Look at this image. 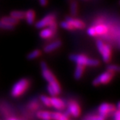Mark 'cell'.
<instances>
[{
    "label": "cell",
    "instance_id": "9c48e42d",
    "mask_svg": "<svg viewBox=\"0 0 120 120\" xmlns=\"http://www.w3.org/2000/svg\"><path fill=\"white\" fill-rule=\"evenodd\" d=\"M65 20L69 22L74 27L75 30H82L85 28V23L82 20L75 18L74 17H67Z\"/></svg>",
    "mask_w": 120,
    "mask_h": 120
},
{
    "label": "cell",
    "instance_id": "5b68a950",
    "mask_svg": "<svg viewBox=\"0 0 120 120\" xmlns=\"http://www.w3.org/2000/svg\"><path fill=\"white\" fill-rule=\"evenodd\" d=\"M116 109L114 105L109 104V103H103L101 104L98 109V114L104 116L106 118L107 116H110L111 114H113L114 112V111Z\"/></svg>",
    "mask_w": 120,
    "mask_h": 120
},
{
    "label": "cell",
    "instance_id": "7402d4cb",
    "mask_svg": "<svg viewBox=\"0 0 120 120\" xmlns=\"http://www.w3.org/2000/svg\"><path fill=\"white\" fill-rule=\"evenodd\" d=\"M85 119L88 120H106V118L100 114H88L85 116Z\"/></svg>",
    "mask_w": 120,
    "mask_h": 120
},
{
    "label": "cell",
    "instance_id": "1f68e13d",
    "mask_svg": "<svg viewBox=\"0 0 120 120\" xmlns=\"http://www.w3.org/2000/svg\"><path fill=\"white\" fill-rule=\"evenodd\" d=\"M8 120H18V119H14V118H10V119H9Z\"/></svg>",
    "mask_w": 120,
    "mask_h": 120
},
{
    "label": "cell",
    "instance_id": "52a82bcc",
    "mask_svg": "<svg viewBox=\"0 0 120 120\" xmlns=\"http://www.w3.org/2000/svg\"><path fill=\"white\" fill-rule=\"evenodd\" d=\"M68 112L74 117H78L81 114V108L79 104L74 100H71L67 103Z\"/></svg>",
    "mask_w": 120,
    "mask_h": 120
},
{
    "label": "cell",
    "instance_id": "d6a6232c",
    "mask_svg": "<svg viewBox=\"0 0 120 120\" xmlns=\"http://www.w3.org/2000/svg\"><path fill=\"white\" fill-rule=\"evenodd\" d=\"M83 120H88V119H83Z\"/></svg>",
    "mask_w": 120,
    "mask_h": 120
},
{
    "label": "cell",
    "instance_id": "ba28073f",
    "mask_svg": "<svg viewBox=\"0 0 120 120\" xmlns=\"http://www.w3.org/2000/svg\"><path fill=\"white\" fill-rule=\"evenodd\" d=\"M56 20V15L53 13H50L44 17L42 19L36 23V28H44L45 27H49V25Z\"/></svg>",
    "mask_w": 120,
    "mask_h": 120
},
{
    "label": "cell",
    "instance_id": "4dcf8cb0",
    "mask_svg": "<svg viewBox=\"0 0 120 120\" xmlns=\"http://www.w3.org/2000/svg\"><path fill=\"white\" fill-rule=\"evenodd\" d=\"M119 106H120V103H119V101L117 103V106H116V109H119Z\"/></svg>",
    "mask_w": 120,
    "mask_h": 120
},
{
    "label": "cell",
    "instance_id": "4316f807",
    "mask_svg": "<svg viewBox=\"0 0 120 120\" xmlns=\"http://www.w3.org/2000/svg\"><path fill=\"white\" fill-rule=\"evenodd\" d=\"M47 91H48V93H49V95L52 97V96H56L57 95L56 94V93H55V91H54V88L51 86V85H47Z\"/></svg>",
    "mask_w": 120,
    "mask_h": 120
},
{
    "label": "cell",
    "instance_id": "83f0119b",
    "mask_svg": "<svg viewBox=\"0 0 120 120\" xmlns=\"http://www.w3.org/2000/svg\"><path fill=\"white\" fill-rule=\"evenodd\" d=\"M87 33L90 36L92 37H96V33L95 31V29H94V27H90L87 30Z\"/></svg>",
    "mask_w": 120,
    "mask_h": 120
},
{
    "label": "cell",
    "instance_id": "8992f818",
    "mask_svg": "<svg viewBox=\"0 0 120 120\" xmlns=\"http://www.w3.org/2000/svg\"><path fill=\"white\" fill-rule=\"evenodd\" d=\"M41 72H42V76L48 82L49 84H51L56 80H57L55 78L54 75L52 73L47 66V64L45 62H41Z\"/></svg>",
    "mask_w": 120,
    "mask_h": 120
},
{
    "label": "cell",
    "instance_id": "7c38bea8",
    "mask_svg": "<svg viewBox=\"0 0 120 120\" xmlns=\"http://www.w3.org/2000/svg\"><path fill=\"white\" fill-rule=\"evenodd\" d=\"M55 33H56V31L50 28L49 27L47 28L45 27L44 28H42V30H41V32L39 33V36L43 39H47V38H51L52 36H54Z\"/></svg>",
    "mask_w": 120,
    "mask_h": 120
},
{
    "label": "cell",
    "instance_id": "cb8c5ba5",
    "mask_svg": "<svg viewBox=\"0 0 120 120\" xmlns=\"http://www.w3.org/2000/svg\"><path fill=\"white\" fill-rule=\"evenodd\" d=\"M15 26L12 25H10L9 23H7L2 20H0V29L3 30H12L14 29Z\"/></svg>",
    "mask_w": 120,
    "mask_h": 120
},
{
    "label": "cell",
    "instance_id": "e0dca14e",
    "mask_svg": "<svg viewBox=\"0 0 120 120\" xmlns=\"http://www.w3.org/2000/svg\"><path fill=\"white\" fill-rule=\"evenodd\" d=\"M36 116L41 120H51V112L49 111H39Z\"/></svg>",
    "mask_w": 120,
    "mask_h": 120
},
{
    "label": "cell",
    "instance_id": "44dd1931",
    "mask_svg": "<svg viewBox=\"0 0 120 120\" xmlns=\"http://www.w3.org/2000/svg\"><path fill=\"white\" fill-rule=\"evenodd\" d=\"M78 4L77 2H72L70 5V13L72 17H75L78 15Z\"/></svg>",
    "mask_w": 120,
    "mask_h": 120
},
{
    "label": "cell",
    "instance_id": "4fadbf2b",
    "mask_svg": "<svg viewBox=\"0 0 120 120\" xmlns=\"http://www.w3.org/2000/svg\"><path fill=\"white\" fill-rule=\"evenodd\" d=\"M94 29H95L96 36H104L108 33L109 32V28L107 25L104 24H98L96 25V26H94Z\"/></svg>",
    "mask_w": 120,
    "mask_h": 120
},
{
    "label": "cell",
    "instance_id": "d6986e66",
    "mask_svg": "<svg viewBox=\"0 0 120 120\" xmlns=\"http://www.w3.org/2000/svg\"><path fill=\"white\" fill-rule=\"evenodd\" d=\"M1 20L2 21H4V22H7V23H9L10 25H14V26L16 25H18L19 23V22H20V20L13 18L12 17H11V16H10V17H3Z\"/></svg>",
    "mask_w": 120,
    "mask_h": 120
},
{
    "label": "cell",
    "instance_id": "277c9868",
    "mask_svg": "<svg viewBox=\"0 0 120 120\" xmlns=\"http://www.w3.org/2000/svg\"><path fill=\"white\" fill-rule=\"evenodd\" d=\"M114 76V73L106 70L104 72H102L98 77H96L93 80L92 84L94 86H98L100 85H106L112 80Z\"/></svg>",
    "mask_w": 120,
    "mask_h": 120
},
{
    "label": "cell",
    "instance_id": "3957f363",
    "mask_svg": "<svg viewBox=\"0 0 120 120\" xmlns=\"http://www.w3.org/2000/svg\"><path fill=\"white\" fill-rule=\"evenodd\" d=\"M96 46L100 54H101L103 61L106 63L109 62L111 59V56H112V50H111V46L104 44L103 41L98 39L96 41Z\"/></svg>",
    "mask_w": 120,
    "mask_h": 120
},
{
    "label": "cell",
    "instance_id": "30bf717a",
    "mask_svg": "<svg viewBox=\"0 0 120 120\" xmlns=\"http://www.w3.org/2000/svg\"><path fill=\"white\" fill-rule=\"evenodd\" d=\"M51 106H53L56 110H63L64 109L66 104L63 100L61 98H57L56 96H52L51 98Z\"/></svg>",
    "mask_w": 120,
    "mask_h": 120
},
{
    "label": "cell",
    "instance_id": "6da1fadb",
    "mask_svg": "<svg viewBox=\"0 0 120 120\" xmlns=\"http://www.w3.org/2000/svg\"><path fill=\"white\" fill-rule=\"evenodd\" d=\"M30 86V81L26 78H22L16 82L12 88L11 96L14 98H18L26 92Z\"/></svg>",
    "mask_w": 120,
    "mask_h": 120
},
{
    "label": "cell",
    "instance_id": "8fae6325",
    "mask_svg": "<svg viewBox=\"0 0 120 120\" xmlns=\"http://www.w3.org/2000/svg\"><path fill=\"white\" fill-rule=\"evenodd\" d=\"M61 46H62L61 41H55L52 43H51V44L46 45V46H44V51L46 53H50V52H52V51L56 50Z\"/></svg>",
    "mask_w": 120,
    "mask_h": 120
},
{
    "label": "cell",
    "instance_id": "f546056e",
    "mask_svg": "<svg viewBox=\"0 0 120 120\" xmlns=\"http://www.w3.org/2000/svg\"><path fill=\"white\" fill-rule=\"evenodd\" d=\"M39 3L42 7H45L48 4V0H39Z\"/></svg>",
    "mask_w": 120,
    "mask_h": 120
},
{
    "label": "cell",
    "instance_id": "5bb4252c",
    "mask_svg": "<svg viewBox=\"0 0 120 120\" xmlns=\"http://www.w3.org/2000/svg\"><path fill=\"white\" fill-rule=\"evenodd\" d=\"M26 22L28 25H33L35 22L36 19V12L33 10H28V11L25 12V18Z\"/></svg>",
    "mask_w": 120,
    "mask_h": 120
},
{
    "label": "cell",
    "instance_id": "2e32d148",
    "mask_svg": "<svg viewBox=\"0 0 120 120\" xmlns=\"http://www.w3.org/2000/svg\"><path fill=\"white\" fill-rule=\"evenodd\" d=\"M85 67V66H84V65L77 64V66L75 67V73H74V78H75V80H78L81 79V78L84 74Z\"/></svg>",
    "mask_w": 120,
    "mask_h": 120
},
{
    "label": "cell",
    "instance_id": "ac0fdd59",
    "mask_svg": "<svg viewBox=\"0 0 120 120\" xmlns=\"http://www.w3.org/2000/svg\"><path fill=\"white\" fill-rule=\"evenodd\" d=\"M10 16L12 17L13 18L17 19L18 20H22L25 18V12L22 11H12L10 12Z\"/></svg>",
    "mask_w": 120,
    "mask_h": 120
},
{
    "label": "cell",
    "instance_id": "f1b7e54d",
    "mask_svg": "<svg viewBox=\"0 0 120 120\" xmlns=\"http://www.w3.org/2000/svg\"><path fill=\"white\" fill-rule=\"evenodd\" d=\"M114 114V120H120V111L119 109H116Z\"/></svg>",
    "mask_w": 120,
    "mask_h": 120
},
{
    "label": "cell",
    "instance_id": "d4e9b609",
    "mask_svg": "<svg viewBox=\"0 0 120 120\" xmlns=\"http://www.w3.org/2000/svg\"><path fill=\"white\" fill-rule=\"evenodd\" d=\"M60 26H61L62 28H64L65 30H75L74 27L67 20L62 21L61 23H60Z\"/></svg>",
    "mask_w": 120,
    "mask_h": 120
},
{
    "label": "cell",
    "instance_id": "7a4b0ae2",
    "mask_svg": "<svg viewBox=\"0 0 120 120\" xmlns=\"http://www.w3.org/2000/svg\"><path fill=\"white\" fill-rule=\"evenodd\" d=\"M70 59L76 63V64H81L84 66L97 67L100 64V62L98 59H91L84 54H71Z\"/></svg>",
    "mask_w": 120,
    "mask_h": 120
},
{
    "label": "cell",
    "instance_id": "484cf974",
    "mask_svg": "<svg viewBox=\"0 0 120 120\" xmlns=\"http://www.w3.org/2000/svg\"><path fill=\"white\" fill-rule=\"evenodd\" d=\"M106 70L112 72V73H116V72H118L119 71V67L118 65H115V64H110V65H108L107 67H106Z\"/></svg>",
    "mask_w": 120,
    "mask_h": 120
},
{
    "label": "cell",
    "instance_id": "9a60e30c",
    "mask_svg": "<svg viewBox=\"0 0 120 120\" xmlns=\"http://www.w3.org/2000/svg\"><path fill=\"white\" fill-rule=\"evenodd\" d=\"M51 120H70L69 115L66 113H62L60 111L51 112Z\"/></svg>",
    "mask_w": 120,
    "mask_h": 120
},
{
    "label": "cell",
    "instance_id": "603a6c76",
    "mask_svg": "<svg viewBox=\"0 0 120 120\" xmlns=\"http://www.w3.org/2000/svg\"><path fill=\"white\" fill-rule=\"evenodd\" d=\"M41 101L43 103V104L46 106V107H51V98L49 96H46L45 95H41L40 97Z\"/></svg>",
    "mask_w": 120,
    "mask_h": 120
},
{
    "label": "cell",
    "instance_id": "ffe728a7",
    "mask_svg": "<svg viewBox=\"0 0 120 120\" xmlns=\"http://www.w3.org/2000/svg\"><path fill=\"white\" fill-rule=\"evenodd\" d=\"M41 55V51L39 49H35V50L32 51L31 52H30V53L28 54L27 58H28L29 60H32V59H37V58L39 57Z\"/></svg>",
    "mask_w": 120,
    "mask_h": 120
}]
</instances>
